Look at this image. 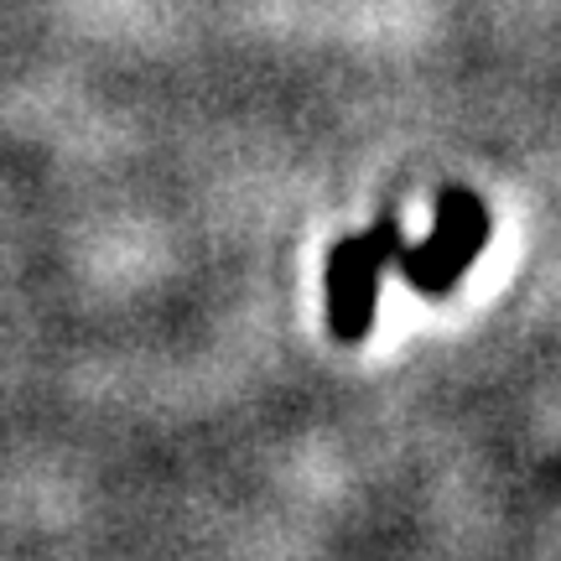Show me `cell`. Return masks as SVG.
<instances>
[{"label":"cell","mask_w":561,"mask_h":561,"mask_svg":"<svg viewBox=\"0 0 561 561\" xmlns=\"http://www.w3.org/2000/svg\"><path fill=\"white\" fill-rule=\"evenodd\" d=\"M483 244H489V208H483V198L468 193V187H447L437 208H432V234L421 244H405L396 271L405 276V286L416 297L442 301L479 265Z\"/></svg>","instance_id":"1"},{"label":"cell","mask_w":561,"mask_h":561,"mask_svg":"<svg viewBox=\"0 0 561 561\" xmlns=\"http://www.w3.org/2000/svg\"><path fill=\"white\" fill-rule=\"evenodd\" d=\"M401 250H405L401 219H380L375 229L333 244V255H328V328H333V339L343 343L369 339L375 312H380L385 271H396Z\"/></svg>","instance_id":"2"}]
</instances>
